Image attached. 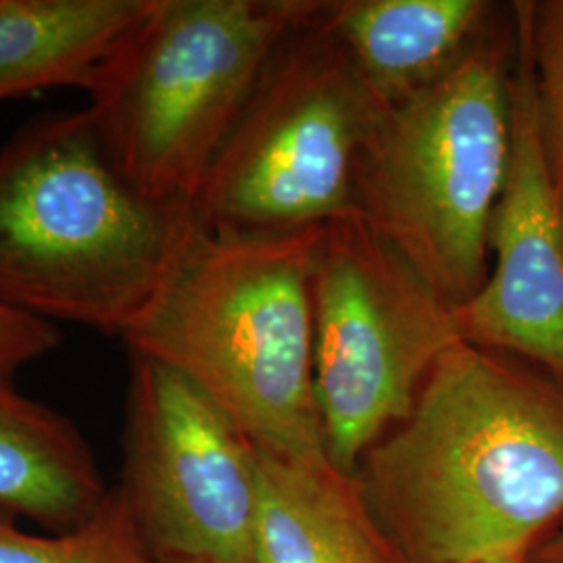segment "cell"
<instances>
[{
  "label": "cell",
  "mask_w": 563,
  "mask_h": 563,
  "mask_svg": "<svg viewBox=\"0 0 563 563\" xmlns=\"http://www.w3.org/2000/svg\"><path fill=\"white\" fill-rule=\"evenodd\" d=\"M255 563H402L355 476L255 449Z\"/></svg>",
  "instance_id": "8fae6325"
},
{
  "label": "cell",
  "mask_w": 563,
  "mask_h": 563,
  "mask_svg": "<svg viewBox=\"0 0 563 563\" xmlns=\"http://www.w3.org/2000/svg\"><path fill=\"white\" fill-rule=\"evenodd\" d=\"M130 357L120 488L153 560L255 563V446L180 374Z\"/></svg>",
  "instance_id": "ba28073f"
},
{
  "label": "cell",
  "mask_w": 563,
  "mask_h": 563,
  "mask_svg": "<svg viewBox=\"0 0 563 563\" xmlns=\"http://www.w3.org/2000/svg\"><path fill=\"white\" fill-rule=\"evenodd\" d=\"M313 384L330 463L355 476L462 342L455 311L360 218L323 225L311 272Z\"/></svg>",
  "instance_id": "52a82bcc"
},
{
  "label": "cell",
  "mask_w": 563,
  "mask_h": 563,
  "mask_svg": "<svg viewBox=\"0 0 563 563\" xmlns=\"http://www.w3.org/2000/svg\"><path fill=\"white\" fill-rule=\"evenodd\" d=\"M318 18L269 60L192 202L220 234H274L357 218L363 153L386 111Z\"/></svg>",
  "instance_id": "8992f818"
},
{
  "label": "cell",
  "mask_w": 563,
  "mask_h": 563,
  "mask_svg": "<svg viewBox=\"0 0 563 563\" xmlns=\"http://www.w3.org/2000/svg\"><path fill=\"white\" fill-rule=\"evenodd\" d=\"M155 563H188V562H157V560H155Z\"/></svg>",
  "instance_id": "ac0fdd59"
},
{
  "label": "cell",
  "mask_w": 563,
  "mask_h": 563,
  "mask_svg": "<svg viewBox=\"0 0 563 563\" xmlns=\"http://www.w3.org/2000/svg\"><path fill=\"white\" fill-rule=\"evenodd\" d=\"M514 59L511 11L439 80L386 107L357 172V218L453 311L490 269L488 230L511 159Z\"/></svg>",
  "instance_id": "277c9868"
},
{
  "label": "cell",
  "mask_w": 563,
  "mask_h": 563,
  "mask_svg": "<svg viewBox=\"0 0 563 563\" xmlns=\"http://www.w3.org/2000/svg\"><path fill=\"white\" fill-rule=\"evenodd\" d=\"M511 123V159L488 230L490 269L478 295L455 309V322L463 341L563 383V209L544 162L532 63L518 23Z\"/></svg>",
  "instance_id": "9c48e42d"
},
{
  "label": "cell",
  "mask_w": 563,
  "mask_h": 563,
  "mask_svg": "<svg viewBox=\"0 0 563 563\" xmlns=\"http://www.w3.org/2000/svg\"><path fill=\"white\" fill-rule=\"evenodd\" d=\"M355 478L402 563L522 562L563 520V383L457 342Z\"/></svg>",
  "instance_id": "6da1fadb"
},
{
  "label": "cell",
  "mask_w": 563,
  "mask_h": 563,
  "mask_svg": "<svg viewBox=\"0 0 563 563\" xmlns=\"http://www.w3.org/2000/svg\"><path fill=\"white\" fill-rule=\"evenodd\" d=\"M499 563H523V560H522V562H499Z\"/></svg>",
  "instance_id": "d6986e66"
},
{
  "label": "cell",
  "mask_w": 563,
  "mask_h": 563,
  "mask_svg": "<svg viewBox=\"0 0 563 563\" xmlns=\"http://www.w3.org/2000/svg\"><path fill=\"white\" fill-rule=\"evenodd\" d=\"M0 563H155L121 488L57 537L27 534L0 520Z\"/></svg>",
  "instance_id": "5bb4252c"
},
{
  "label": "cell",
  "mask_w": 563,
  "mask_h": 563,
  "mask_svg": "<svg viewBox=\"0 0 563 563\" xmlns=\"http://www.w3.org/2000/svg\"><path fill=\"white\" fill-rule=\"evenodd\" d=\"M195 223L128 181L88 109L38 115L0 146V302L121 341Z\"/></svg>",
  "instance_id": "3957f363"
},
{
  "label": "cell",
  "mask_w": 563,
  "mask_h": 563,
  "mask_svg": "<svg viewBox=\"0 0 563 563\" xmlns=\"http://www.w3.org/2000/svg\"><path fill=\"white\" fill-rule=\"evenodd\" d=\"M497 15L484 0H322L318 23L390 104L444 76Z\"/></svg>",
  "instance_id": "30bf717a"
},
{
  "label": "cell",
  "mask_w": 563,
  "mask_h": 563,
  "mask_svg": "<svg viewBox=\"0 0 563 563\" xmlns=\"http://www.w3.org/2000/svg\"><path fill=\"white\" fill-rule=\"evenodd\" d=\"M323 228L220 234L195 223L121 336L192 384L255 449L330 463L313 384L311 272Z\"/></svg>",
  "instance_id": "7a4b0ae2"
},
{
  "label": "cell",
  "mask_w": 563,
  "mask_h": 563,
  "mask_svg": "<svg viewBox=\"0 0 563 563\" xmlns=\"http://www.w3.org/2000/svg\"><path fill=\"white\" fill-rule=\"evenodd\" d=\"M523 563H563V520L528 551Z\"/></svg>",
  "instance_id": "e0dca14e"
},
{
  "label": "cell",
  "mask_w": 563,
  "mask_h": 563,
  "mask_svg": "<svg viewBox=\"0 0 563 563\" xmlns=\"http://www.w3.org/2000/svg\"><path fill=\"white\" fill-rule=\"evenodd\" d=\"M104 497L99 465L76 423L0 378V507L76 528Z\"/></svg>",
  "instance_id": "4fadbf2b"
},
{
  "label": "cell",
  "mask_w": 563,
  "mask_h": 563,
  "mask_svg": "<svg viewBox=\"0 0 563 563\" xmlns=\"http://www.w3.org/2000/svg\"><path fill=\"white\" fill-rule=\"evenodd\" d=\"M60 344L55 323L30 318L0 302V378L11 380L21 367L30 365Z\"/></svg>",
  "instance_id": "2e32d148"
},
{
  "label": "cell",
  "mask_w": 563,
  "mask_h": 563,
  "mask_svg": "<svg viewBox=\"0 0 563 563\" xmlns=\"http://www.w3.org/2000/svg\"><path fill=\"white\" fill-rule=\"evenodd\" d=\"M322 0H153L104 59L88 113L121 174L192 207L269 60Z\"/></svg>",
  "instance_id": "5b68a950"
},
{
  "label": "cell",
  "mask_w": 563,
  "mask_h": 563,
  "mask_svg": "<svg viewBox=\"0 0 563 563\" xmlns=\"http://www.w3.org/2000/svg\"><path fill=\"white\" fill-rule=\"evenodd\" d=\"M532 63L544 162L563 209V0L514 2Z\"/></svg>",
  "instance_id": "9a60e30c"
},
{
  "label": "cell",
  "mask_w": 563,
  "mask_h": 563,
  "mask_svg": "<svg viewBox=\"0 0 563 563\" xmlns=\"http://www.w3.org/2000/svg\"><path fill=\"white\" fill-rule=\"evenodd\" d=\"M153 0H0V101L42 88L88 90Z\"/></svg>",
  "instance_id": "7c38bea8"
}]
</instances>
